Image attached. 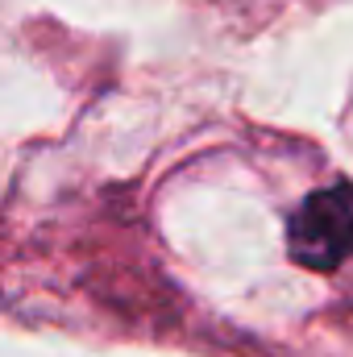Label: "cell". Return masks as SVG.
Returning <instances> with one entry per match:
<instances>
[{
  "mask_svg": "<svg viewBox=\"0 0 353 357\" xmlns=\"http://www.w3.org/2000/svg\"><path fill=\"white\" fill-rule=\"evenodd\" d=\"M287 250L308 270H337L353 258V183L316 187L287 225Z\"/></svg>",
  "mask_w": 353,
  "mask_h": 357,
  "instance_id": "6da1fadb",
  "label": "cell"
}]
</instances>
